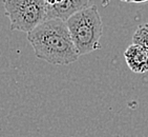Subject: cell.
<instances>
[{
    "label": "cell",
    "mask_w": 148,
    "mask_h": 137,
    "mask_svg": "<svg viewBox=\"0 0 148 137\" xmlns=\"http://www.w3.org/2000/svg\"><path fill=\"white\" fill-rule=\"evenodd\" d=\"M132 43L143 46L148 53V22L138 26L132 36Z\"/></svg>",
    "instance_id": "cell-6"
},
{
    "label": "cell",
    "mask_w": 148,
    "mask_h": 137,
    "mask_svg": "<svg viewBox=\"0 0 148 137\" xmlns=\"http://www.w3.org/2000/svg\"><path fill=\"white\" fill-rule=\"evenodd\" d=\"M69 137H71V136H69Z\"/></svg>",
    "instance_id": "cell-9"
},
{
    "label": "cell",
    "mask_w": 148,
    "mask_h": 137,
    "mask_svg": "<svg viewBox=\"0 0 148 137\" xmlns=\"http://www.w3.org/2000/svg\"><path fill=\"white\" fill-rule=\"evenodd\" d=\"M121 1H123V2H126V0H121Z\"/></svg>",
    "instance_id": "cell-8"
},
{
    "label": "cell",
    "mask_w": 148,
    "mask_h": 137,
    "mask_svg": "<svg viewBox=\"0 0 148 137\" xmlns=\"http://www.w3.org/2000/svg\"><path fill=\"white\" fill-rule=\"evenodd\" d=\"M124 58L131 72L137 74L148 72V53L143 46L130 44L124 52Z\"/></svg>",
    "instance_id": "cell-5"
},
{
    "label": "cell",
    "mask_w": 148,
    "mask_h": 137,
    "mask_svg": "<svg viewBox=\"0 0 148 137\" xmlns=\"http://www.w3.org/2000/svg\"><path fill=\"white\" fill-rule=\"evenodd\" d=\"M36 57L55 66H67L77 61L79 54L66 21L46 19L27 34Z\"/></svg>",
    "instance_id": "cell-1"
},
{
    "label": "cell",
    "mask_w": 148,
    "mask_h": 137,
    "mask_svg": "<svg viewBox=\"0 0 148 137\" xmlns=\"http://www.w3.org/2000/svg\"><path fill=\"white\" fill-rule=\"evenodd\" d=\"M47 19L57 18L64 21L77 12L89 6V0H45Z\"/></svg>",
    "instance_id": "cell-4"
},
{
    "label": "cell",
    "mask_w": 148,
    "mask_h": 137,
    "mask_svg": "<svg viewBox=\"0 0 148 137\" xmlns=\"http://www.w3.org/2000/svg\"><path fill=\"white\" fill-rule=\"evenodd\" d=\"M148 0H126L127 3H134V4H139V3H144Z\"/></svg>",
    "instance_id": "cell-7"
},
{
    "label": "cell",
    "mask_w": 148,
    "mask_h": 137,
    "mask_svg": "<svg viewBox=\"0 0 148 137\" xmlns=\"http://www.w3.org/2000/svg\"><path fill=\"white\" fill-rule=\"evenodd\" d=\"M3 8L12 31L29 34L47 19L45 0H4Z\"/></svg>",
    "instance_id": "cell-3"
},
{
    "label": "cell",
    "mask_w": 148,
    "mask_h": 137,
    "mask_svg": "<svg viewBox=\"0 0 148 137\" xmlns=\"http://www.w3.org/2000/svg\"><path fill=\"white\" fill-rule=\"evenodd\" d=\"M79 56L101 49L103 23L98 8L89 6L66 20Z\"/></svg>",
    "instance_id": "cell-2"
}]
</instances>
